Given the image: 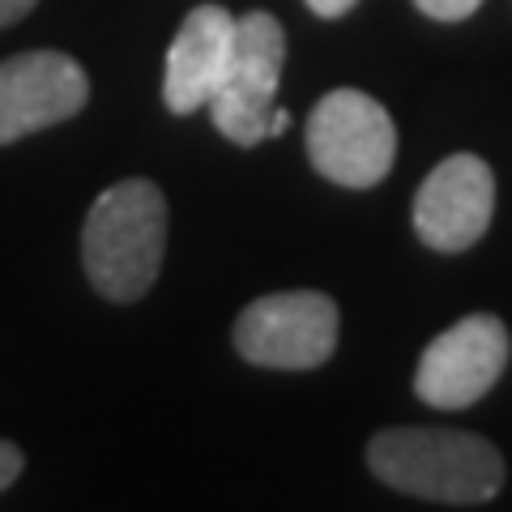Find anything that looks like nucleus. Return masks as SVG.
<instances>
[{
    "instance_id": "obj_1",
    "label": "nucleus",
    "mask_w": 512,
    "mask_h": 512,
    "mask_svg": "<svg viewBox=\"0 0 512 512\" xmlns=\"http://www.w3.org/2000/svg\"><path fill=\"white\" fill-rule=\"evenodd\" d=\"M367 470L384 487L427 504L478 508L504 487V457L491 440L457 427H389L367 444Z\"/></svg>"
},
{
    "instance_id": "obj_2",
    "label": "nucleus",
    "mask_w": 512,
    "mask_h": 512,
    "mask_svg": "<svg viewBox=\"0 0 512 512\" xmlns=\"http://www.w3.org/2000/svg\"><path fill=\"white\" fill-rule=\"evenodd\" d=\"M167 256V197L154 180H116L94 197L82 227V265L90 286L111 303L150 295Z\"/></svg>"
},
{
    "instance_id": "obj_3",
    "label": "nucleus",
    "mask_w": 512,
    "mask_h": 512,
    "mask_svg": "<svg viewBox=\"0 0 512 512\" xmlns=\"http://www.w3.org/2000/svg\"><path fill=\"white\" fill-rule=\"evenodd\" d=\"M286 64V30L274 13L252 9L235 26V52L222 86L210 99V120L239 150H252L269 137H282L291 128V111L278 107Z\"/></svg>"
},
{
    "instance_id": "obj_4",
    "label": "nucleus",
    "mask_w": 512,
    "mask_h": 512,
    "mask_svg": "<svg viewBox=\"0 0 512 512\" xmlns=\"http://www.w3.org/2000/svg\"><path fill=\"white\" fill-rule=\"evenodd\" d=\"M303 150L316 175L338 188H376L393 171L397 124L389 107L355 86H338L312 107Z\"/></svg>"
},
{
    "instance_id": "obj_5",
    "label": "nucleus",
    "mask_w": 512,
    "mask_h": 512,
    "mask_svg": "<svg viewBox=\"0 0 512 512\" xmlns=\"http://www.w3.org/2000/svg\"><path fill=\"white\" fill-rule=\"evenodd\" d=\"M338 303L325 291H274L235 316L231 342L239 359L274 372H312L338 350Z\"/></svg>"
},
{
    "instance_id": "obj_6",
    "label": "nucleus",
    "mask_w": 512,
    "mask_h": 512,
    "mask_svg": "<svg viewBox=\"0 0 512 512\" xmlns=\"http://www.w3.org/2000/svg\"><path fill=\"white\" fill-rule=\"evenodd\" d=\"M512 355L508 325L491 312L461 316L419 355L414 397L431 410H466L500 384Z\"/></svg>"
},
{
    "instance_id": "obj_7",
    "label": "nucleus",
    "mask_w": 512,
    "mask_h": 512,
    "mask_svg": "<svg viewBox=\"0 0 512 512\" xmlns=\"http://www.w3.org/2000/svg\"><path fill=\"white\" fill-rule=\"evenodd\" d=\"M495 218V171L478 154H448L414 192V235L431 252L457 256L487 235Z\"/></svg>"
},
{
    "instance_id": "obj_8",
    "label": "nucleus",
    "mask_w": 512,
    "mask_h": 512,
    "mask_svg": "<svg viewBox=\"0 0 512 512\" xmlns=\"http://www.w3.org/2000/svg\"><path fill=\"white\" fill-rule=\"evenodd\" d=\"M90 103V77L69 52L35 47L0 60V146L73 120Z\"/></svg>"
},
{
    "instance_id": "obj_9",
    "label": "nucleus",
    "mask_w": 512,
    "mask_h": 512,
    "mask_svg": "<svg viewBox=\"0 0 512 512\" xmlns=\"http://www.w3.org/2000/svg\"><path fill=\"white\" fill-rule=\"evenodd\" d=\"M235 26L239 18L222 5H197L175 30L167 47L163 69V103L171 116H192V111L210 107L214 90L231 69L235 52Z\"/></svg>"
},
{
    "instance_id": "obj_10",
    "label": "nucleus",
    "mask_w": 512,
    "mask_h": 512,
    "mask_svg": "<svg viewBox=\"0 0 512 512\" xmlns=\"http://www.w3.org/2000/svg\"><path fill=\"white\" fill-rule=\"evenodd\" d=\"M414 9L431 22H466L483 9V0H414Z\"/></svg>"
},
{
    "instance_id": "obj_11",
    "label": "nucleus",
    "mask_w": 512,
    "mask_h": 512,
    "mask_svg": "<svg viewBox=\"0 0 512 512\" xmlns=\"http://www.w3.org/2000/svg\"><path fill=\"white\" fill-rule=\"evenodd\" d=\"M22 466H26L22 448H18V444H9V440H0V491H9L13 483H18Z\"/></svg>"
},
{
    "instance_id": "obj_12",
    "label": "nucleus",
    "mask_w": 512,
    "mask_h": 512,
    "mask_svg": "<svg viewBox=\"0 0 512 512\" xmlns=\"http://www.w3.org/2000/svg\"><path fill=\"white\" fill-rule=\"evenodd\" d=\"M303 5H308L316 18H325V22H333V18H346L350 9L359 5V0H303Z\"/></svg>"
},
{
    "instance_id": "obj_13",
    "label": "nucleus",
    "mask_w": 512,
    "mask_h": 512,
    "mask_svg": "<svg viewBox=\"0 0 512 512\" xmlns=\"http://www.w3.org/2000/svg\"><path fill=\"white\" fill-rule=\"evenodd\" d=\"M35 5H39V0H0V30L13 26V22H22Z\"/></svg>"
}]
</instances>
